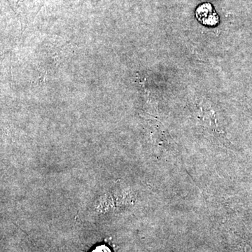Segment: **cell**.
Instances as JSON below:
<instances>
[{"label": "cell", "mask_w": 252, "mask_h": 252, "mask_svg": "<svg viewBox=\"0 0 252 252\" xmlns=\"http://www.w3.org/2000/svg\"><path fill=\"white\" fill-rule=\"evenodd\" d=\"M195 16L200 23L207 26H215L219 23V16L212 4L206 3L199 6Z\"/></svg>", "instance_id": "1"}, {"label": "cell", "mask_w": 252, "mask_h": 252, "mask_svg": "<svg viewBox=\"0 0 252 252\" xmlns=\"http://www.w3.org/2000/svg\"><path fill=\"white\" fill-rule=\"evenodd\" d=\"M92 252H112L110 249L106 245H99L93 250Z\"/></svg>", "instance_id": "2"}]
</instances>
